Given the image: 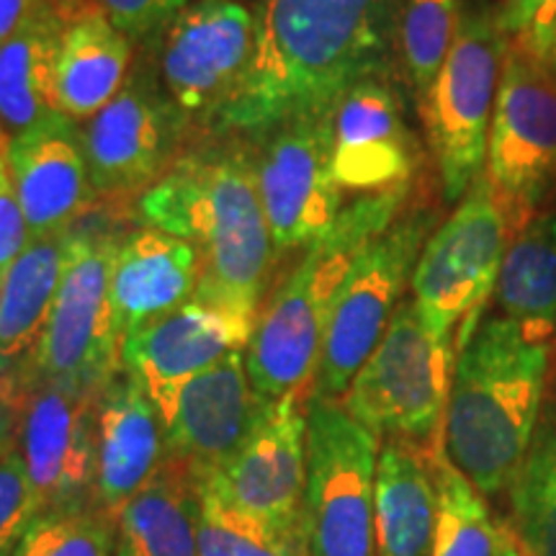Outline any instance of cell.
<instances>
[{"label": "cell", "mask_w": 556, "mask_h": 556, "mask_svg": "<svg viewBox=\"0 0 556 556\" xmlns=\"http://www.w3.org/2000/svg\"><path fill=\"white\" fill-rule=\"evenodd\" d=\"M402 0H263L255 47L235 93L212 116L219 129L274 131L336 114L361 80L387 70Z\"/></svg>", "instance_id": "6da1fadb"}, {"label": "cell", "mask_w": 556, "mask_h": 556, "mask_svg": "<svg viewBox=\"0 0 556 556\" xmlns=\"http://www.w3.org/2000/svg\"><path fill=\"white\" fill-rule=\"evenodd\" d=\"M137 214L144 227L197 248V299L255 330L276 255L258 168L245 152L199 150L176 160L139 197Z\"/></svg>", "instance_id": "7a4b0ae2"}, {"label": "cell", "mask_w": 556, "mask_h": 556, "mask_svg": "<svg viewBox=\"0 0 556 556\" xmlns=\"http://www.w3.org/2000/svg\"><path fill=\"white\" fill-rule=\"evenodd\" d=\"M552 361V343L507 317L477 325L458 348L443 420L451 464L482 492L510 486L536 433Z\"/></svg>", "instance_id": "3957f363"}, {"label": "cell", "mask_w": 556, "mask_h": 556, "mask_svg": "<svg viewBox=\"0 0 556 556\" xmlns=\"http://www.w3.org/2000/svg\"><path fill=\"white\" fill-rule=\"evenodd\" d=\"M407 184L364 193L338 214L323 238L304 248L302 261L268 299L245 348L250 384L263 402L287 394L312 397L330 312L361 255L402 214Z\"/></svg>", "instance_id": "277c9868"}, {"label": "cell", "mask_w": 556, "mask_h": 556, "mask_svg": "<svg viewBox=\"0 0 556 556\" xmlns=\"http://www.w3.org/2000/svg\"><path fill=\"white\" fill-rule=\"evenodd\" d=\"M119 242L70 232L65 270L45 330L21 371L34 381L101 397L122 371V338L111 307V266Z\"/></svg>", "instance_id": "5b68a950"}, {"label": "cell", "mask_w": 556, "mask_h": 556, "mask_svg": "<svg viewBox=\"0 0 556 556\" xmlns=\"http://www.w3.org/2000/svg\"><path fill=\"white\" fill-rule=\"evenodd\" d=\"M454 364V345L433 336L407 299L340 405L374 435L433 443L443 435Z\"/></svg>", "instance_id": "8992f818"}, {"label": "cell", "mask_w": 556, "mask_h": 556, "mask_svg": "<svg viewBox=\"0 0 556 556\" xmlns=\"http://www.w3.org/2000/svg\"><path fill=\"white\" fill-rule=\"evenodd\" d=\"M381 438L340 400L307 402L304 531L309 556H377L374 495Z\"/></svg>", "instance_id": "52a82bcc"}, {"label": "cell", "mask_w": 556, "mask_h": 556, "mask_svg": "<svg viewBox=\"0 0 556 556\" xmlns=\"http://www.w3.org/2000/svg\"><path fill=\"white\" fill-rule=\"evenodd\" d=\"M510 225L492 191L479 176L458 201L454 214L430 235L413 274V302L422 323L441 340H454L464 323L456 351L477 330L479 312L495 291Z\"/></svg>", "instance_id": "ba28073f"}, {"label": "cell", "mask_w": 556, "mask_h": 556, "mask_svg": "<svg viewBox=\"0 0 556 556\" xmlns=\"http://www.w3.org/2000/svg\"><path fill=\"white\" fill-rule=\"evenodd\" d=\"M507 47L510 34L500 13L464 11L454 47L422 103L446 201H462L484 173Z\"/></svg>", "instance_id": "9c48e42d"}, {"label": "cell", "mask_w": 556, "mask_h": 556, "mask_svg": "<svg viewBox=\"0 0 556 556\" xmlns=\"http://www.w3.org/2000/svg\"><path fill=\"white\" fill-rule=\"evenodd\" d=\"M484 176L510 232L536 217L556 191V78L518 39L500 73Z\"/></svg>", "instance_id": "30bf717a"}, {"label": "cell", "mask_w": 556, "mask_h": 556, "mask_svg": "<svg viewBox=\"0 0 556 556\" xmlns=\"http://www.w3.org/2000/svg\"><path fill=\"white\" fill-rule=\"evenodd\" d=\"M433 232L435 214L415 208L400 214L361 255L330 312L312 397L340 400L348 392L353 377L384 338Z\"/></svg>", "instance_id": "8fae6325"}, {"label": "cell", "mask_w": 556, "mask_h": 556, "mask_svg": "<svg viewBox=\"0 0 556 556\" xmlns=\"http://www.w3.org/2000/svg\"><path fill=\"white\" fill-rule=\"evenodd\" d=\"M336 114L299 116L270 131L258 163V191L274 255L309 248L343 212V189L332 176Z\"/></svg>", "instance_id": "7c38bea8"}, {"label": "cell", "mask_w": 556, "mask_h": 556, "mask_svg": "<svg viewBox=\"0 0 556 556\" xmlns=\"http://www.w3.org/2000/svg\"><path fill=\"white\" fill-rule=\"evenodd\" d=\"M26 384L21 409L18 454L37 490L41 513L96 505L99 456V397L34 381Z\"/></svg>", "instance_id": "4fadbf2b"}, {"label": "cell", "mask_w": 556, "mask_h": 556, "mask_svg": "<svg viewBox=\"0 0 556 556\" xmlns=\"http://www.w3.org/2000/svg\"><path fill=\"white\" fill-rule=\"evenodd\" d=\"M255 47V13L238 0H193L163 29L160 67L173 106L214 116L235 93Z\"/></svg>", "instance_id": "5bb4252c"}, {"label": "cell", "mask_w": 556, "mask_h": 556, "mask_svg": "<svg viewBox=\"0 0 556 556\" xmlns=\"http://www.w3.org/2000/svg\"><path fill=\"white\" fill-rule=\"evenodd\" d=\"M307 402L302 394L268 402L238 454L204 482L248 516L276 528H304Z\"/></svg>", "instance_id": "9a60e30c"}, {"label": "cell", "mask_w": 556, "mask_h": 556, "mask_svg": "<svg viewBox=\"0 0 556 556\" xmlns=\"http://www.w3.org/2000/svg\"><path fill=\"white\" fill-rule=\"evenodd\" d=\"M253 328L214 304L189 299L184 307L131 332L122 343V368L150 400L160 420H168L180 389L235 351H245Z\"/></svg>", "instance_id": "2e32d148"}, {"label": "cell", "mask_w": 556, "mask_h": 556, "mask_svg": "<svg viewBox=\"0 0 556 556\" xmlns=\"http://www.w3.org/2000/svg\"><path fill=\"white\" fill-rule=\"evenodd\" d=\"M178 139V109L148 83L131 80L83 131L90 186L103 197L148 191L163 176Z\"/></svg>", "instance_id": "e0dca14e"}, {"label": "cell", "mask_w": 556, "mask_h": 556, "mask_svg": "<svg viewBox=\"0 0 556 556\" xmlns=\"http://www.w3.org/2000/svg\"><path fill=\"white\" fill-rule=\"evenodd\" d=\"M268 402L250 384L245 351H235L180 389L165 426V458L201 482L238 454Z\"/></svg>", "instance_id": "ac0fdd59"}, {"label": "cell", "mask_w": 556, "mask_h": 556, "mask_svg": "<svg viewBox=\"0 0 556 556\" xmlns=\"http://www.w3.org/2000/svg\"><path fill=\"white\" fill-rule=\"evenodd\" d=\"M415 165V139L384 75L348 90L332 119V176L340 189L377 193L405 186Z\"/></svg>", "instance_id": "d6986e66"}, {"label": "cell", "mask_w": 556, "mask_h": 556, "mask_svg": "<svg viewBox=\"0 0 556 556\" xmlns=\"http://www.w3.org/2000/svg\"><path fill=\"white\" fill-rule=\"evenodd\" d=\"M3 150L31 238L73 227L96 193L73 122L60 119L29 131Z\"/></svg>", "instance_id": "ffe728a7"}, {"label": "cell", "mask_w": 556, "mask_h": 556, "mask_svg": "<svg viewBox=\"0 0 556 556\" xmlns=\"http://www.w3.org/2000/svg\"><path fill=\"white\" fill-rule=\"evenodd\" d=\"M96 505L119 516L165 462V426L144 387L129 371L116 374L99 397Z\"/></svg>", "instance_id": "44dd1931"}, {"label": "cell", "mask_w": 556, "mask_h": 556, "mask_svg": "<svg viewBox=\"0 0 556 556\" xmlns=\"http://www.w3.org/2000/svg\"><path fill=\"white\" fill-rule=\"evenodd\" d=\"M199 289V253L191 242L142 227L119 242L111 266V307L122 343L131 332L184 307Z\"/></svg>", "instance_id": "7402d4cb"}, {"label": "cell", "mask_w": 556, "mask_h": 556, "mask_svg": "<svg viewBox=\"0 0 556 556\" xmlns=\"http://www.w3.org/2000/svg\"><path fill=\"white\" fill-rule=\"evenodd\" d=\"M433 446L435 441L426 446L407 438L381 443L374 495L377 556H430L438 513Z\"/></svg>", "instance_id": "603a6c76"}, {"label": "cell", "mask_w": 556, "mask_h": 556, "mask_svg": "<svg viewBox=\"0 0 556 556\" xmlns=\"http://www.w3.org/2000/svg\"><path fill=\"white\" fill-rule=\"evenodd\" d=\"M65 26L50 11H37L0 47V142L67 119L60 114L54 67Z\"/></svg>", "instance_id": "cb8c5ba5"}, {"label": "cell", "mask_w": 556, "mask_h": 556, "mask_svg": "<svg viewBox=\"0 0 556 556\" xmlns=\"http://www.w3.org/2000/svg\"><path fill=\"white\" fill-rule=\"evenodd\" d=\"M201 479L165 458L148 484L127 500L119 523L124 556H199Z\"/></svg>", "instance_id": "d4e9b609"}, {"label": "cell", "mask_w": 556, "mask_h": 556, "mask_svg": "<svg viewBox=\"0 0 556 556\" xmlns=\"http://www.w3.org/2000/svg\"><path fill=\"white\" fill-rule=\"evenodd\" d=\"M131 62L129 39L101 11L78 16L62 29L54 88L60 114L93 119L119 96Z\"/></svg>", "instance_id": "484cf974"}, {"label": "cell", "mask_w": 556, "mask_h": 556, "mask_svg": "<svg viewBox=\"0 0 556 556\" xmlns=\"http://www.w3.org/2000/svg\"><path fill=\"white\" fill-rule=\"evenodd\" d=\"M70 232L73 227L31 238L24 253L5 268L0 294V377L13 371L18 358L29 356L45 330L65 270Z\"/></svg>", "instance_id": "4316f807"}, {"label": "cell", "mask_w": 556, "mask_h": 556, "mask_svg": "<svg viewBox=\"0 0 556 556\" xmlns=\"http://www.w3.org/2000/svg\"><path fill=\"white\" fill-rule=\"evenodd\" d=\"M503 317L528 336L556 338V214H536L507 242L495 283Z\"/></svg>", "instance_id": "83f0119b"}, {"label": "cell", "mask_w": 556, "mask_h": 556, "mask_svg": "<svg viewBox=\"0 0 556 556\" xmlns=\"http://www.w3.org/2000/svg\"><path fill=\"white\" fill-rule=\"evenodd\" d=\"M520 552L556 556V402H546L523 462L510 482Z\"/></svg>", "instance_id": "f1b7e54d"}, {"label": "cell", "mask_w": 556, "mask_h": 556, "mask_svg": "<svg viewBox=\"0 0 556 556\" xmlns=\"http://www.w3.org/2000/svg\"><path fill=\"white\" fill-rule=\"evenodd\" d=\"M433 475L438 513L430 556H497L503 526L490 516L482 492L451 464L443 438L433 446Z\"/></svg>", "instance_id": "f546056e"}, {"label": "cell", "mask_w": 556, "mask_h": 556, "mask_svg": "<svg viewBox=\"0 0 556 556\" xmlns=\"http://www.w3.org/2000/svg\"><path fill=\"white\" fill-rule=\"evenodd\" d=\"M199 556H309L304 528H276L201 482Z\"/></svg>", "instance_id": "4dcf8cb0"}, {"label": "cell", "mask_w": 556, "mask_h": 556, "mask_svg": "<svg viewBox=\"0 0 556 556\" xmlns=\"http://www.w3.org/2000/svg\"><path fill=\"white\" fill-rule=\"evenodd\" d=\"M462 16V0H405L400 21V47L409 83L420 103H426L454 47Z\"/></svg>", "instance_id": "1f68e13d"}, {"label": "cell", "mask_w": 556, "mask_h": 556, "mask_svg": "<svg viewBox=\"0 0 556 556\" xmlns=\"http://www.w3.org/2000/svg\"><path fill=\"white\" fill-rule=\"evenodd\" d=\"M119 552L116 516L99 505L41 513L5 556H114Z\"/></svg>", "instance_id": "d6a6232c"}, {"label": "cell", "mask_w": 556, "mask_h": 556, "mask_svg": "<svg viewBox=\"0 0 556 556\" xmlns=\"http://www.w3.org/2000/svg\"><path fill=\"white\" fill-rule=\"evenodd\" d=\"M41 516V503L34 490L24 456L11 454L0 464V554H9L21 533Z\"/></svg>", "instance_id": "836d02e7"}, {"label": "cell", "mask_w": 556, "mask_h": 556, "mask_svg": "<svg viewBox=\"0 0 556 556\" xmlns=\"http://www.w3.org/2000/svg\"><path fill=\"white\" fill-rule=\"evenodd\" d=\"M93 3L129 39L163 31L193 0H93Z\"/></svg>", "instance_id": "e575fe53"}, {"label": "cell", "mask_w": 556, "mask_h": 556, "mask_svg": "<svg viewBox=\"0 0 556 556\" xmlns=\"http://www.w3.org/2000/svg\"><path fill=\"white\" fill-rule=\"evenodd\" d=\"M31 235L21 212L16 189H13L5 150L0 142V270H5L29 245Z\"/></svg>", "instance_id": "d590c367"}, {"label": "cell", "mask_w": 556, "mask_h": 556, "mask_svg": "<svg viewBox=\"0 0 556 556\" xmlns=\"http://www.w3.org/2000/svg\"><path fill=\"white\" fill-rule=\"evenodd\" d=\"M24 394L26 384L21 371H9L0 377V464L18 451Z\"/></svg>", "instance_id": "8d00e7d4"}, {"label": "cell", "mask_w": 556, "mask_h": 556, "mask_svg": "<svg viewBox=\"0 0 556 556\" xmlns=\"http://www.w3.org/2000/svg\"><path fill=\"white\" fill-rule=\"evenodd\" d=\"M556 13V0H500V21L510 37L548 21Z\"/></svg>", "instance_id": "74e56055"}, {"label": "cell", "mask_w": 556, "mask_h": 556, "mask_svg": "<svg viewBox=\"0 0 556 556\" xmlns=\"http://www.w3.org/2000/svg\"><path fill=\"white\" fill-rule=\"evenodd\" d=\"M516 39L523 41L528 50L536 54V58L548 67V73L556 78V13L548 21H544V24L531 26V29L523 31Z\"/></svg>", "instance_id": "f35d334b"}, {"label": "cell", "mask_w": 556, "mask_h": 556, "mask_svg": "<svg viewBox=\"0 0 556 556\" xmlns=\"http://www.w3.org/2000/svg\"><path fill=\"white\" fill-rule=\"evenodd\" d=\"M37 11H41L39 0H0V47Z\"/></svg>", "instance_id": "ab89813d"}, {"label": "cell", "mask_w": 556, "mask_h": 556, "mask_svg": "<svg viewBox=\"0 0 556 556\" xmlns=\"http://www.w3.org/2000/svg\"><path fill=\"white\" fill-rule=\"evenodd\" d=\"M497 556H523V554H520V546H518L516 533L507 531L505 526H503V541H500V552H497Z\"/></svg>", "instance_id": "60d3db41"}, {"label": "cell", "mask_w": 556, "mask_h": 556, "mask_svg": "<svg viewBox=\"0 0 556 556\" xmlns=\"http://www.w3.org/2000/svg\"><path fill=\"white\" fill-rule=\"evenodd\" d=\"M3 278H5V270H0V294H3Z\"/></svg>", "instance_id": "b9f144b4"}, {"label": "cell", "mask_w": 556, "mask_h": 556, "mask_svg": "<svg viewBox=\"0 0 556 556\" xmlns=\"http://www.w3.org/2000/svg\"><path fill=\"white\" fill-rule=\"evenodd\" d=\"M116 556H124V554H122V552H116Z\"/></svg>", "instance_id": "7bdbcfd3"}, {"label": "cell", "mask_w": 556, "mask_h": 556, "mask_svg": "<svg viewBox=\"0 0 556 556\" xmlns=\"http://www.w3.org/2000/svg\"><path fill=\"white\" fill-rule=\"evenodd\" d=\"M0 556H3V554H0Z\"/></svg>", "instance_id": "ee69618b"}]
</instances>
